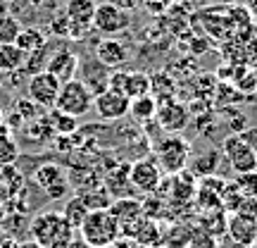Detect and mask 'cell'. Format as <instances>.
<instances>
[{
  "mask_svg": "<svg viewBox=\"0 0 257 248\" xmlns=\"http://www.w3.org/2000/svg\"><path fill=\"white\" fill-rule=\"evenodd\" d=\"M31 241L41 248H67L76 239V229L57 210H43L29 224Z\"/></svg>",
  "mask_w": 257,
  "mask_h": 248,
  "instance_id": "1",
  "label": "cell"
},
{
  "mask_svg": "<svg viewBox=\"0 0 257 248\" xmlns=\"http://www.w3.org/2000/svg\"><path fill=\"white\" fill-rule=\"evenodd\" d=\"M76 231H79V239L91 248L112 246L121 236L119 224L114 222V217L107 210H91Z\"/></svg>",
  "mask_w": 257,
  "mask_h": 248,
  "instance_id": "2",
  "label": "cell"
},
{
  "mask_svg": "<svg viewBox=\"0 0 257 248\" xmlns=\"http://www.w3.org/2000/svg\"><path fill=\"white\" fill-rule=\"evenodd\" d=\"M155 155L157 165L167 175H176L188 167L191 160V143L186 141L181 134H165L155 143Z\"/></svg>",
  "mask_w": 257,
  "mask_h": 248,
  "instance_id": "3",
  "label": "cell"
},
{
  "mask_svg": "<svg viewBox=\"0 0 257 248\" xmlns=\"http://www.w3.org/2000/svg\"><path fill=\"white\" fill-rule=\"evenodd\" d=\"M93 108V93L88 91V86L79 79H72V81H64L60 86V93H57L55 101V110L64 112V115H72V117H83L88 115Z\"/></svg>",
  "mask_w": 257,
  "mask_h": 248,
  "instance_id": "4",
  "label": "cell"
},
{
  "mask_svg": "<svg viewBox=\"0 0 257 248\" xmlns=\"http://www.w3.org/2000/svg\"><path fill=\"white\" fill-rule=\"evenodd\" d=\"M128 24H131V12L124 10L117 3H100L95 8V17H93V29L100 31L105 36H114V34H121L126 31Z\"/></svg>",
  "mask_w": 257,
  "mask_h": 248,
  "instance_id": "5",
  "label": "cell"
},
{
  "mask_svg": "<svg viewBox=\"0 0 257 248\" xmlns=\"http://www.w3.org/2000/svg\"><path fill=\"white\" fill-rule=\"evenodd\" d=\"M95 0H67L64 15L69 19V41H81L93 27L95 17Z\"/></svg>",
  "mask_w": 257,
  "mask_h": 248,
  "instance_id": "6",
  "label": "cell"
},
{
  "mask_svg": "<svg viewBox=\"0 0 257 248\" xmlns=\"http://www.w3.org/2000/svg\"><path fill=\"white\" fill-rule=\"evenodd\" d=\"M221 153H224L229 167L236 175H245V172H255L257 170V153L243 143V138L238 134H229L224 138Z\"/></svg>",
  "mask_w": 257,
  "mask_h": 248,
  "instance_id": "7",
  "label": "cell"
},
{
  "mask_svg": "<svg viewBox=\"0 0 257 248\" xmlns=\"http://www.w3.org/2000/svg\"><path fill=\"white\" fill-rule=\"evenodd\" d=\"M162 170L157 165L155 160H150V157H141L136 160L131 170H128V179H131V186L136 189L138 193H143V196H150V193L157 191V186L162 182Z\"/></svg>",
  "mask_w": 257,
  "mask_h": 248,
  "instance_id": "8",
  "label": "cell"
},
{
  "mask_svg": "<svg viewBox=\"0 0 257 248\" xmlns=\"http://www.w3.org/2000/svg\"><path fill=\"white\" fill-rule=\"evenodd\" d=\"M155 122L160 124L162 131H167V134H179V131H184V129L188 127V122H191V110H188V105L179 103L176 98L165 101V103H157Z\"/></svg>",
  "mask_w": 257,
  "mask_h": 248,
  "instance_id": "9",
  "label": "cell"
},
{
  "mask_svg": "<svg viewBox=\"0 0 257 248\" xmlns=\"http://www.w3.org/2000/svg\"><path fill=\"white\" fill-rule=\"evenodd\" d=\"M60 86H62V84L57 81L50 72L34 74V76H29V84H27L29 101H34L38 108H55Z\"/></svg>",
  "mask_w": 257,
  "mask_h": 248,
  "instance_id": "10",
  "label": "cell"
},
{
  "mask_svg": "<svg viewBox=\"0 0 257 248\" xmlns=\"http://www.w3.org/2000/svg\"><path fill=\"white\" fill-rule=\"evenodd\" d=\"M162 236H165V229L160 227L157 220H150V217H138L128 229L121 231L119 239H128L138 243V246H148V248H160L162 246Z\"/></svg>",
  "mask_w": 257,
  "mask_h": 248,
  "instance_id": "11",
  "label": "cell"
},
{
  "mask_svg": "<svg viewBox=\"0 0 257 248\" xmlns=\"http://www.w3.org/2000/svg\"><path fill=\"white\" fill-rule=\"evenodd\" d=\"M128 101L126 96H121V93H114V91H102L98 96H93V110L98 112V117L100 120H121V117H126L128 115Z\"/></svg>",
  "mask_w": 257,
  "mask_h": 248,
  "instance_id": "12",
  "label": "cell"
},
{
  "mask_svg": "<svg viewBox=\"0 0 257 248\" xmlns=\"http://www.w3.org/2000/svg\"><path fill=\"white\" fill-rule=\"evenodd\" d=\"M76 69H79V55L69 50V48H60L55 53H50L46 64V72H50L60 84L76 79Z\"/></svg>",
  "mask_w": 257,
  "mask_h": 248,
  "instance_id": "13",
  "label": "cell"
},
{
  "mask_svg": "<svg viewBox=\"0 0 257 248\" xmlns=\"http://www.w3.org/2000/svg\"><path fill=\"white\" fill-rule=\"evenodd\" d=\"M76 79L88 86L93 96L107 91V81H110V69L100 64L98 60H79V69H76Z\"/></svg>",
  "mask_w": 257,
  "mask_h": 248,
  "instance_id": "14",
  "label": "cell"
},
{
  "mask_svg": "<svg viewBox=\"0 0 257 248\" xmlns=\"http://www.w3.org/2000/svg\"><path fill=\"white\" fill-rule=\"evenodd\" d=\"M128 57H131V50L119 38H102L95 46V60L105 64L107 69H119L124 62H128Z\"/></svg>",
  "mask_w": 257,
  "mask_h": 248,
  "instance_id": "15",
  "label": "cell"
},
{
  "mask_svg": "<svg viewBox=\"0 0 257 248\" xmlns=\"http://www.w3.org/2000/svg\"><path fill=\"white\" fill-rule=\"evenodd\" d=\"M226 234L229 239L240 248H252L257 243V222L240 217V215H229L226 222Z\"/></svg>",
  "mask_w": 257,
  "mask_h": 248,
  "instance_id": "16",
  "label": "cell"
},
{
  "mask_svg": "<svg viewBox=\"0 0 257 248\" xmlns=\"http://www.w3.org/2000/svg\"><path fill=\"white\" fill-rule=\"evenodd\" d=\"M107 212H110L112 217H114V222L119 224L121 231L128 229V227H131V224H134L138 217H143V208H141V201L131 198V196H124V198H114V201L110 203Z\"/></svg>",
  "mask_w": 257,
  "mask_h": 248,
  "instance_id": "17",
  "label": "cell"
},
{
  "mask_svg": "<svg viewBox=\"0 0 257 248\" xmlns=\"http://www.w3.org/2000/svg\"><path fill=\"white\" fill-rule=\"evenodd\" d=\"M128 170L131 165L126 162H121V165H114L107 170V175H105V189L110 191L112 198H124V196H131V179H128Z\"/></svg>",
  "mask_w": 257,
  "mask_h": 248,
  "instance_id": "18",
  "label": "cell"
},
{
  "mask_svg": "<svg viewBox=\"0 0 257 248\" xmlns=\"http://www.w3.org/2000/svg\"><path fill=\"white\" fill-rule=\"evenodd\" d=\"M226 222H229V212L217 208V210H202L195 217V227L202 229L205 234H210L214 239H219L226 234Z\"/></svg>",
  "mask_w": 257,
  "mask_h": 248,
  "instance_id": "19",
  "label": "cell"
},
{
  "mask_svg": "<svg viewBox=\"0 0 257 248\" xmlns=\"http://www.w3.org/2000/svg\"><path fill=\"white\" fill-rule=\"evenodd\" d=\"M174 93H176L174 76H169L167 72L150 74V96H153L157 103L172 101V98H174Z\"/></svg>",
  "mask_w": 257,
  "mask_h": 248,
  "instance_id": "20",
  "label": "cell"
},
{
  "mask_svg": "<svg viewBox=\"0 0 257 248\" xmlns=\"http://www.w3.org/2000/svg\"><path fill=\"white\" fill-rule=\"evenodd\" d=\"M157 112V101L153 96H141V98H134L131 105H128V117L138 124H148V122L155 120Z\"/></svg>",
  "mask_w": 257,
  "mask_h": 248,
  "instance_id": "21",
  "label": "cell"
},
{
  "mask_svg": "<svg viewBox=\"0 0 257 248\" xmlns=\"http://www.w3.org/2000/svg\"><path fill=\"white\" fill-rule=\"evenodd\" d=\"M83 203H86V208L88 210H107L110 208V203L114 201L110 196V191L105 189V186H91V189H81V191L76 193Z\"/></svg>",
  "mask_w": 257,
  "mask_h": 248,
  "instance_id": "22",
  "label": "cell"
},
{
  "mask_svg": "<svg viewBox=\"0 0 257 248\" xmlns=\"http://www.w3.org/2000/svg\"><path fill=\"white\" fill-rule=\"evenodd\" d=\"M219 162H221V153H217V150H202L200 155L191 162V172L198 177V179L210 177V175H217Z\"/></svg>",
  "mask_w": 257,
  "mask_h": 248,
  "instance_id": "23",
  "label": "cell"
},
{
  "mask_svg": "<svg viewBox=\"0 0 257 248\" xmlns=\"http://www.w3.org/2000/svg\"><path fill=\"white\" fill-rule=\"evenodd\" d=\"M48 43L46 34L41 31V29L36 27H27L19 31V36L15 38V46L24 53V55H29V53H34V50H38V48H43Z\"/></svg>",
  "mask_w": 257,
  "mask_h": 248,
  "instance_id": "24",
  "label": "cell"
},
{
  "mask_svg": "<svg viewBox=\"0 0 257 248\" xmlns=\"http://www.w3.org/2000/svg\"><path fill=\"white\" fill-rule=\"evenodd\" d=\"M124 96H126L128 101L141 98V96H150V74L148 72H126Z\"/></svg>",
  "mask_w": 257,
  "mask_h": 248,
  "instance_id": "25",
  "label": "cell"
},
{
  "mask_svg": "<svg viewBox=\"0 0 257 248\" xmlns=\"http://www.w3.org/2000/svg\"><path fill=\"white\" fill-rule=\"evenodd\" d=\"M64 179H67L64 170L60 165H55V162H46V165H41L36 172H34V182H36L43 191L50 189V186L60 184V182H64Z\"/></svg>",
  "mask_w": 257,
  "mask_h": 248,
  "instance_id": "26",
  "label": "cell"
},
{
  "mask_svg": "<svg viewBox=\"0 0 257 248\" xmlns=\"http://www.w3.org/2000/svg\"><path fill=\"white\" fill-rule=\"evenodd\" d=\"M24 53L19 50L15 43H8V46H0V72L3 74H12L22 69L24 64Z\"/></svg>",
  "mask_w": 257,
  "mask_h": 248,
  "instance_id": "27",
  "label": "cell"
},
{
  "mask_svg": "<svg viewBox=\"0 0 257 248\" xmlns=\"http://www.w3.org/2000/svg\"><path fill=\"white\" fill-rule=\"evenodd\" d=\"M88 208H86V203L79 198V196H72V198H67V203H64L62 208V217L69 224H72V229H79L81 227V222L86 220V215H88Z\"/></svg>",
  "mask_w": 257,
  "mask_h": 248,
  "instance_id": "28",
  "label": "cell"
},
{
  "mask_svg": "<svg viewBox=\"0 0 257 248\" xmlns=\"http://www.w3.org/2000/svg\"><path fill=\"white\" fill-rule=\"evenodd\" d=\"M48 57H50V48L48 43L43 48H38L34 53H29L24 57V64H22V72L27 74V76H34L38 72H46V64H48Z\"/></svg>",
  "mask_w": 257,
  "mask_h": 248,
  "instance_id": "29",
  "label": "cell"
},
{
  "mask_svg": "<svg viewBox=\"0 0 257 248\" xmlns=\"http://www.w3.org/2000/svg\"><path fill=\"white\" fill-rule=\"evenodd\" d=\"M50 127L55 129V134H60V136H72L76 131V127H79V120L53 108V112H50Z\"/></svg>",
  "mask_w": 257,
  "mask_h": 248,
  "instance_id": "30",
  "label": "cell"
},
{
  "mask_svg": "<svg viewBox=\"0 0 257 248\" xmlns=\"http://www.w3.org/2000/svg\"><path fill=\"white\" fill-rule=\"evenodd\" d=\"M22 31V24L15 15H8L3 12L0 15V46H8V43H15V38L19 36Z\"/></svg>",
  "mask_w": 257,
  "mask_h": 248,
  "instance_id": "31",
  "label": "cell"
},
{
  "mask_svg": "<svg viewBox=\"0 0 257 248\" xmlns=\"http://www.w3.org/2000/svg\"><path fill=\"white\" fill-rule=\"evenodd\" d=\"M191 229H193V227L174 224L172 229L165 231V236H162V246H160V248H186L188 236H191Z\"/></svg>",
  "mask_w": 257,
  "mask_h": 248,
  "instance_id": "32",
  "label": "cell"
},
{
  "mask_svg": "<svg viewBox=\"0 0 257 248\" xmlns=\"http://www.w3.org/2000/svg\"><path fill=\"white\" fill-rule=\"evenodd\" d=\"M19 157V146L12 136H0V167L15 165Z\"/></svg>",
  "mask_w": 257,
  "mask_h": 248,
  "instance_id": "33",
  "label": "cell"
},
{
  "mask_svg": "<svg viewBox=\"0 0 257 248\" xmlns=\"http://www.w3.org/2000/svg\"><path fill=\"white\" fill-rule=\"evenodd\" d=\"M240 198H243V193H240V189L236 186V182H233V179H226L224 191H221V208L226 212H233L236 205L240 203Z\"/></svg>",
  "mask_w": 257,
  "mask_h": 248,
  "instance_id": "34",
  "label": "cell"
},
{
  "mask_svg": "<svg viewBox=\"0 0 257 248\" xmlns=\"http://www.w3.org/2000/svg\"><path fill=\"white\" fill-rule=\"evenodd\" d=\"M193 89H195V96H198V98L214 96L217 76H214V74H195V76H193Z\"/></svg>",
  "mask_w": 257,
  "mask_h": 248,
  "instance_id": "35",
  "label": "cell"
},
{
  "mask_svg": "<svg viewBox=\"0 0 257 248\" xmlns=\"http://www.w3.org/2000/svg\"><path fill=\"white\" fill-rule=\"evenodd\" d=\"M186 248H219V239H214V236H210V234H205L202 229H198V227L193 224Z\"/></svg>",
  "mask_w": 257,
  "mask_h": 248,
  "instance_id": "36",
  "label": "cell"
},
{
  "mask_svg": "<svg viewBox=\"0 0 257 248\" xmlns=\"http://www.w3.org/2000/svg\"><path fill=\"white\" fill-rule=\"evenodd\" d=\"M236 186L240 189L243 196L248 198H257V170L255 172H245V175H236Z\"/></svg>",
  "mask_w": 257,
  "mask_h": 248,
  "instance_id": "37",
  "label": "cell"
},
{
  "mask_svg": "<svg viewBox=\"0 0 257 248\" xmlns=\"http://www.w3.org/2000/svg\"><path fill=\"white\" fill-rule=\"evenodd\" d=\"M48 29H50V34L57 36V38H69V19H67V15H64V10H60V12L53 15Z\"/></svg>",
  "mask_w": 257,
  "mask_h": 248,
  "instance_id": "38",
  "label": "cell"
},
{
  "mask_svg": "<svg viewBox=\"0 0 257 248\" xmlns=\"http://www.w3.org/2000/svg\"><path fill=\"white\" fill-rule=\"evenodd\" d=\"M141 208H143V215H146V217L157 220V217L162 215V210L167 208V203L162 201V198H157L155 193H150V196H146V201L141 203Z\"/></svg>",
  "mask_w": 257,
  "mask_h": 248,
  "instance_id": "39",
  "label": "cell"
},
{
  "mask_svg": "<svg viewBox=\"0 0 257 248\" xmlns=\"http://www.w3.org/2000/svg\"><path fill=\"white\" fill-rule=\"evenodd\" d=\"M231 215H240V217H248V220L257 222V198H248V196H243L240 203L236 205V210L231 212Z\"/></svg>",
  "mask_w": 257,
  "mask_h": 248,
  "instance_id": "40",
  "label": "cell"
},
{
  "mask_svg": "<svg viewBox=\"0 0 257 248\" xmlns=\"http://www.w3.org/2000/svg\"><path fill=\"white\" fill-rule=\"evenodd\" d=\"M36 108H38L36 103L27 98V101H17V110L15 112H17L19 117H24V120H31V117L36 115Z\"/></svg>",
  "mask_w": 257,
  "mask_h": 248,
  "instance_id": "41",
  "label": "cell"
},
{
  "mask_svg": "<svg viewBox=\"0 0 257 248\" xmlns=\"http://www.w3.org/2000/svg\"><path fill=\"white\" fill-rule=\"evenodd\" d=\"M67 193H69V179H64V182H60V184L46 189V196L48 198H53V201H60V198H64Z\"/></svg>",
  "mask_w": 257,
  "mask_h": 248,
  "instance_id": "42",
  "label": "cell"
},
{
  "mask_svg": "<svg viewBox=\"0 0 257 248\" xmlns=\"http://www.w3.org/2000/svg\"><path fill=\"white\" fill-rule=\"evenodd\" d=\"M240 138H243V143L248 148H252L257 153V127H245V129H240Z\"/></svg>",
  "mask_w": 257,
  "mask_h": 248,
  "instance_id": "43",
  "label": "cell"
},
{
  "mask_svg": "<svg viewBox=\"0 0 257 248\" xmlns=\"http://www.w3.org/2000/svg\"><path fill=\"white\" fill-rule=\"evenodd\" d=\"M143 5H146L153 15H162V12L169 8V0H143Z\"/></svg>",
  "mask_w": 257,
  "mask_h": 248,
  "instance_id": "44",
  "label": "cell"
},
{
  "mask_svg": "<svg viewBox=\"0 0 257 248\" xmlns=\"http://www.w3.org/2000/svg\"><path fill=\"white\" fill-rule=\"evenodd\" d=\"M0 248H22V243L17 239H12V236H8V239L0 241Z\"/></svg>",
  "mask_w": 257,
  "mask_h": 248,
  "instance_id": "45",
  "label": "cell"
},
{
  "mask_svg": "<svg viewBox=\"0 0 257 248\" xmlns=\"http://www.w3.org/2000/svg\"><path fill=\"white\" fill-rule=\"evenodd\" d=\"M245 10L250 17H257V0H245Z\"/></svg>",
  "mask_w": 257,
  "mask_h": 248,
  "instance_id": "46",
  "label": "cell"
},
{
  "mask_svg": "<svg viewBox=\"0 0 257 248\" xmlns=\"http://www.w3.org/2000/svg\"><path fill=\"white\" fill-rule=\"evenodd\" d=\"M67 248H91V246H88V243H83L81 239H74V241H72V243H69V246H67Z\"/></svg>",
  "mask_w": 257,
  "mask_h": 248,
  "instance_id": "47",
  "label": "cell"
},
{
  "mask_svg": "<svg viewBox=\"0 0 257 248\" xmlns=\"http://www.w3.org/2000/svg\"><path fill=\"white\" fill-rule=\"evenodd\" d=\"M121 241H124L126 248H148V246H138V243H134V241H128V239H121Z\"/></svg>",
  "mask_w": 257,
  "mask_h": 248,
  "instance_id": "48",
  "label": "cell"
},
{
  "mask_svg": "<svg viewBox=\"0 0 257 248\" xmlns=\"http://www.w3.org/2000/svg\"><path fill=\"white\" fill-rule=\"evenodd\" d=\"M29 3H31L34 8H43V5H46V3H50V0H29Z\"/></svg>",
  "mask_w": 257,
  "mask_h": 248,
  "instance_id": "49",
  "label": "cell"
},
{
  "mask_svg": "<svg viewBox=\"0 0 257 248\" xmlns=\"http://www.w3.org/2000/svg\"><path fill=\"white\" fill-rule=\"evenodd\" d=\"M105 248H126V246H124V241H121V239H117L112 246H105Z\"/></svg>",
  "mask_w": 257,
  "mask_h": 248,
  "instance_id": "50",
  "label": "cell"
},
{
  "mask_svg": "<svg viewBox=\"0 0 257 248\" xmlns=\"http://www.w3.org/2000/svg\"><path fill=\"white\" fill-rule=\"evenodd\" d=\"M22 248H41L38 243H34V241H27V243H22Z\"/></svg>",
  "mask_w": 257,
  "mask_h": 248,
  "instance_id": "51",
  "label": "cell"
},
{
  "mask_svg": "<svg viewBox=\"0 0 257 248\" xmlns=\"http://www.w3.org/2000/svg\"><path fill=\"white\" fill-rule=\"evenodd\" d=\"M0 122H3V110H0Z\"/></svg>",
  "mask_w": 257,
  "mask_h": 248,
  "instance_id": "52",
  "label": "cell"
},
{
  "mask_svg": "<svg viewBox=\"0 0 257 248\" xmlns=\"http://www.w3.org/2000/svg\"><path fill=\"white\" fill-rule=\"evenodd\" d=\"M8 3H12V0H8Z\"/></svg>",
  "mask_w": 257,
  "mask_h": 248,
  "instance_id": "53",
  "label": "cell"
}]
</instances>
